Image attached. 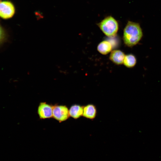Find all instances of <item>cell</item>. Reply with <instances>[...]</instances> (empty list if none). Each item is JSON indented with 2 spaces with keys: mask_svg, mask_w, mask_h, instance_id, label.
I'll return each mask as SVG.
<instances>
[{
  "mask_svg": "<svg viewBox=\"0 0 161 161\" xmlns=\"http://www.w3.org/2000/svg\"><path fill=\"white\" fill-rule=\"evenodd\" d=\"M15 12L13 4L7 1L0 2V17L4 19L12 17Z\"/></svg>",
  "mask_w": 161,
  "mask_h": 161,
  "instance_id": "277c9868",
  "label": "cell"
},
{
  "mask_svg": "<svg viewBox=\"0 0 161 161\" xmlns=\"http://www.w3.org/2000/svg\"><path fill=\"white\" fill-rule=\"evenodd\" d=\"M103 33L109 37L115 36L119 29L117 21L111 16H107L97 24Z\"/></svg>",
  "mask_w": 161,
  "mask_h": 161,
  "instance_id": "7a4b0ae2",
  "label": "cell"
},
{
  "mask_svg": "<svg viewBox=\"0 0 161 161\" xmlns=\"http://www.w3.org/2000/svg\"><path fill=\"white\" fill-rule=\"evenodd\" d=\"M83 106L75 104L72 105L69 110L70 117L77 119L83 116Z\"/></svg>",
  "mask_w": 161,
  "mask_h": 161,
  "instance_id": "ba28073f",
  "label": "cell"
},
{
  "mask_svg": "<svg viewBox=\"0 0 161 161\" xmlns=\"http://www.w3.org/2000/svg\"><path fill=\"white\" fill-rule=\"evenodd\" d=\"M53 108V106L46 103H41L38 109V113L40 118L45 119L52 117Z\"/></svg>",
  "mask_w": 161,
  "mask_h": 161,
  "instance_id": "5b68a950",
  "label": "cell"
},
{
  "mask_svg": "<svg viewBox=\"0 0 161 161\" xmlns=\"http://www.w3.org/2000/svg\"><path fill=\"white\" fill-rule=\"evenodd\" d=\"M97 114V108L95 105L89 103L83 106V117L93 120L96 118Z\"/></svg>",
  "mask_w": 161,
  "mask_h": 161,
  "instance_id": "8992f818",
  "label": "cell"
},
{
  "mask_svg": "<svg viewBox=\"0 0 161 161\" xmlns=\"http://www.w3.org/2000/svg\"><path fill=\"white\" fill-rule=\"evenodd\" d=\"M136 63V58L133 55L129 54L125 55L123 64L126 67L129 68L133 67Z\"/></svg>",
  "mask_w": 161,
  "mask_h": 161,
  "instance_id": "30bf717a",
  "label": "cell"
},
{
  "mask_svg": "<svg viewBox=\"0 0 161 161\" xmlns=\"http://www.w3.org/2000/svg\"><path fill=\"white\" fill-rule=\"evenodd\" d=\"M6 35L5 32L0 25V45L5 40Z\"/></svg>",
  "mask_w": 161,
  "mask_h": 161,
  "instance_id": "8fae6325",
  "label": "cell"
},
{
  "mask_svg": "<svg viewBox=\"0 0 161 161\" xmlns=\"http://www.w3.org/2000/svg\"><path fill=\"white\" fill-rule=\"evenodd\" d=\"M112 46L109 41L105 40L100 42L97 45V49L103 55H106L112 51Z\"/></svg>",
  "mask_w": 161,
  "mask_h": 161,
  "instance_id": "9c48e42d",
  "label": "cell"
},
{
  "mask_svg": "<svg viewBox=\"0 0 161 161\" xmlns=\"http://www.w3.org/2000/svg\"><path fill=\"white\" fill-rule=\"evenodd\" d=\"M53 118L60 122L64 121L70 117L69 110L66 106L55 105L53 106Z\"/></svg>",
  "mask_w": 161,
  "mask_h": 161,
  "instance_id": "3957f363",
  "label": "cell"
},
{
  "mask_svg": "<svg viewBox=\"0 0 161 161\" xmlns=\"http://www.w3.org/2000/svg\"><path fill=\"white\" fill-rule=\"evenodd\" d=\"M125 55L124 53L121 50H114L111 52L109 59L115 64L121 65L123 64Z\"/></svg>",
  "mask_w": 161,
  "mask_h": 161,
  "instance_id": "52a82bcc",
  "label": "cell"
},
{
  "mask_svg": "<svg viewBox=\"0 0 161 161\" xmlns=\"http://www.w3.org/2000/svg\"><path fill=\"white\" fill-rule=\"evenodd\" d=\"M143 36L139 24L129 21L123 30V40L125 45L132 47L139 43Z\"/></svg>",
  "mask_w": 161,
  "mask_h": 161,
  "instance_id": "6da1fadb",
  "label": "cell"
}]
</instances>
